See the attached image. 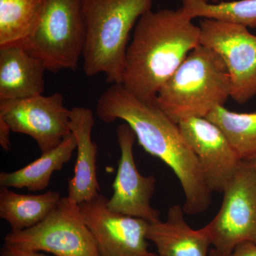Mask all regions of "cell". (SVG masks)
Listing matches in <instances>:
<instances>
[{
  "instance_id": "cell-16",
  "label": "cell",
  "mask_w": 256,
  "mask_h": 256,
  "mask_svg": "<svg viewBox=\"0 0 256 256\" xmlns=\"http://www.w3.org/2000/svg\"><path fill=\"white\" fill-rule=\"evenodd\" d=\"M76 150V140L73 133L53 150L42 153L40 158L21 169L0 174L1 188H26L37 192L45 190L50 185V178L68 162Z\"/></svg>"
},
{
  "instance_id": "cell-19",
  "label": "cell",
  "mask_w": 256,
  "mask_h": 256,
  "mask_svg": "<svg viewBox=\"0 0 256 256\" xmlns=\"http://www.w3.org/2000/svg\"><path fill=\"white\" fill-rule=\"evenodd\" d=\"M206 118L224 131L240 159L256 156V112H234L218 106Z\"/></svg>"
},
{
  "instance_id": "cell-4",
  "label": "cell",
  "mask_w": 256,
  "mask_h": 256,
  "mask_svg": "<svg viewBox=\"0 0 256 256\" xmlns=\"http://www.w3.org/2000/svg\"><path fill=\"white\" fill-rule=\"evenodd\" d=\"M230 96V76L223 60L200 44L160 88L156 104L178 124L188 118H206Z\"/></svg>"
},
{
  "instance_id": "cell-18",
  "label": "cell",
  "mask_w": 256,
  "mask_h": 256,
  "mask_svg": "<svg viewBox=\"0 0 256 256\" xmlns=\"http://www.w3.org/2000/svg\"><path fill=\"white\" fill-rule=\"evenodd\" d=\"M46 0H0V48L22 44L41 20Z\"/></svg>"
},
{
  "instance_id": "cell-6",
  "label": "cell",
  "mask_w": 256,
  "mask_h": 256,
  "mask_svg": "<svg viewBox=\"0 0 256 256\" xmlns=\"http://www.w3.org/2000/svg\"><path fill=\"white\" fill-rule=\"evenodd\" d=\"M4 245L54 256H100L80 204L68 196L60 198L40 224L25 230H12L5 236Z\"/></svg>"
},
{
  "instance_id": "cell-17",
  "label": "cell",
  "mask_w": 256,
  "mask_h": 256,
  "mask_svg": "<svg viewBox=\"0 0 256 256\" xmlns=\"http://www.w3.org/2000/svg\"><path fill=\"white\" fill-rule=\"evenodd\" d=\"M60 193L47 192L42 194H22L9 188L0 190V217L12 230L32 228L45 220L60 203Z\"/></svg>"
},
{
  "instance_id": "cell-13",
  "label": "cell",
  "mask_w": 256,
  "mask_h": 256,
  "mask_svg": "<svg viewBox=\"0 0 256 256\" xmlns=\"http://www.w3.org/2000/svg\"><path fill=\"white\" fill-rule=\"evenodd\" d=\"M94 124L92 109L74 107L70 110L69 127L76 140L77 159L74 176L68 182V197L79 204L100 194L96 169L98 146L92 140Z\"/></svg>"
},
{
  "instance_id": "cell-24",
  "label": "cell",
  "mask_w": 256,
  "mask_h": 256,
  "mask_svg": "<svg viewBox=\"0 0 256 256\" xmlns=\"http://www.w3.org/2000/svg\"><path fill=\"white\" fill-rule=\"evenodd\" d=\"M247 162L252 165V168L256 170V156H252V158H248V159L246 160Z\"/></svg>"
},
{
  "instance_id": "cell-25",
  "label": "cell",
  "mask_w": 256,
  "mask_h": 256,
  "mask_svg": "<svg viewBox=\"0 0 256 256\" xmlns=\"http://www.w3.org/2000/svg\"><path fill=\"white\" fill-rule=\"evenodd\" d=\"M210 256H220V254L217 252L216 250L215 249H212V250H210Z\"/></svg>"
},
{
  "instance_id": "cell-3",
  "label": "cell",
  "mask_w": 256,
  "mask_h": 256,
  "mask_svg": "<svg viewBox=\"0 0 256 256\" xmlns=\"http://www.w3.org/2000/svg\"><path fill=\"white\" fill-rule=\"evenodd\" d=\"M153 0H82L85 44L82 58L88 77L104 74L121 84L130 34L152 10Z\"/></svg>"
},
{
  "instance_id": "cell-10",
  "label": "cell",
  "mask_w": 256,
  "mask_h": 256,
  "mask_svg": "<svg viewBox=\"0 0 256 256\" xmlns=\"http://www.w3.org/2000/svg\"><path fill=\"white\" fill-rule=\"evenodd\" d=\"M108 198L100 194L80 204V212L100 256H150L146 232L149 222L112 212Z\"/></svg>"
},
{
  "instance_id": "cell-2",
  "label": "cell",
  "mask_w": 256,
  "mask_h": 256,
  "mask_svg": "<svg viewBox=\"0 0 256 256\" xmlns=\"http://www.w3.org/2000/svg\"><path fill=\"white\" fill-rule=\"evenodd\" d=\"M183 8L146 12L136 24L128 45L121 84L144 102L158 92L188 54L200 44L201 28Z\"/></svg>"
},
{
  "instance_id": "cell-26",
  "label": "cell",
  "mask_w": 256,
  "mask_h": 256,
  "mask_svg": "<svg viewBox=\"0 0 256 256\" xmlns=\"http://www.w3.org/2000/svg\"><path fill=\"white\" fill-rule=\"evenodd\" d=\"M150 256H160L158 255V254H153V252H152L151 255Z\"/></svg>"
},
{
  "instance_id": "cell-22",
  "label": "cell",
  "mask_w": 256,
  "mask_h": 256,
  "mask_svg": "<svg viewBox=\"0 0 256 256\" xmlns=\"http://www.w3.org/2000/svg\"><path fill=\"white\" fill-rule=\"evenodd\" d=\"M11 128L9 124L0 118V146L4 150L8 152L11 150V142H10V132Z\"/></svg>"
},
{
  "instance_id": "cell-27",
  "label": "cell",
  "mask_w": 256,
  "mask_h": 256,
  "mask_svg": "<svg viewBox=\"0 0 256 256\" xmlns=\"http://www.w3.org/2000/svg\"><path fill=\"white\" fill-rule=\"evenodd\" d=\"M204 1L207 2H208L210 1H217V0H204Z\"/></svg>"
},
{
  "instance_id": "cell-14",
  "label": "cell",
  "mask_w": 256,
  "mask_h": 256,
  "mask_svg": "<svg viewBox=\"0 0 256 256\" xmlns=\"http://www.w3.org/2000/svg\"><path fill=\"white\" fill-rule=\"evenodd\" d=\"M46 70L43 62L22 44L0 48V100L42 95Z\"/></svg>"
},
{
  "instance_id": "cell-12",
  "label": "cell",
  "mask_w": 256,
  "mask_h": 256,
  "mask_svg": "<svg viewBox=\"0 0 256 256\" xmlns=\"http://www.w3.org/2000/svg\"><path fill=\"white\" fill-rule=\"evenodd\" d=\"M116 134L120 159L112 184L114 194L108 201V207L116 213L142 218L149 223L158 222L160 212L150 204L156 178L152 175L143 176L138 171L133 156L136 134L127 124H120Z\"/></svg>"
},
{
  "instance_id": "cell-15",
  "label": "cell",
  "mask_w": 256,
  "mask_h": 256,
  "mask_svg": "<svg viewBox=\"0 0 256 256\" xmlns=\"http://www.w3.org/2000/svg\"><path fill=\"white\" fill-rule=\"evenodd\" d=\"M183 207L173 205L166 220L150 224L146 238L160 256H208L212 246L203 228L192 229L184 218Z\"/></svg>"
},
{
  "instance_id": "cell-1",
  "label": "cell",
  "mask_w": 256,
  "mask_h": 256,
  "mask_svg": "<svg viewBox=\"0 0 256 256\" xmlns=\"http://www.w3.org/2000/svg\"><path fill=\"white\" fill-rule=\"evenodd\" d=\"M98 118L106 124L124 120L132 130L144 151L169 166L181 184L184 213L206 212L212 202L198 158L184 138L178 124L156 105L140 100L122 84H112L96 106Z\"/></svg>"
},
{
  "instance_id": "cell-11",
  "label": "cell",
  "mask_w": 256,
  "mask_h": 256,
  "mask_svg": "<svg viewBox=\"0 0 256 256\" xmlns=\"http://www.w3.org/2000/svg\"><path fill=\"white\" fill-rule=\"evenodd\" d=\"M178 126L198 158L207 188L212 193H223L242 161L228 138L204 117L188 118Z\"/></svg>"
},
{
  "instance_id": "cell-7",
  "label": "cell",
  "mask_w": 256,
  "mask_h": 256,
  "mask_svg": "<svg viewBox=\"0 0 256 256\" xmlns=\"http://www.w3.org/2000/svg\"><path fill=\"white\" fill-rule=\"evenodd\" d=\"M222 206L203 227L220 256L244 242L256 244V172L245 160L223 192Z\"/></svg>"
},
{
  "instance_id": "cell-23",
  "label": "cell",
  "mask_w": 256,
  "mask_h": 256,
  "mask_svg": "<svg viewBox=\"0 0 256 256\" xmlns=\"http://www.w3.org/2000/svg\"><path fill=\"white\" fill-rule=\"evenodd\" d=\"M1 256H48L40 252H30V250H20L4 245L2 249Z\"/></svg>"
},
{
  "instance_id": "cell-20",
  "label": "cell",
  "mask_w": 256,
  "mask_h": 256,
  "mask_svg": "<svg viewBox=\"0 0 256 256\" xmlns=\"http://www.w3.org/2000/svg\"><path fill=\"white\" fill-rule=\"evenodd\" d=\"M184 12L192 18H212L256 28V0H238L212 4L204 0H181Z\"/></svg>"
},
{
  "instance_id": "cell-5",
  "label": "cell",
  "mask_w": 256,
  "mask_h": 256,
  "mask_svg": "<svg viewBox=\"0 0 256 256\" xmlns=\"http://www.w3.org/2000/svg\"><path fill=\"white\" fill-rule=\"evenodd\" d=\"M85 44L82 0H46L34 32L22 43L47 70H76Z\"/></svg>"
},
{
  "instance_id": "cell-8",
  "label": "cell",
  "mask_w": 256,
  "mask_h": 256,
  "mask_svg": "<svg viewBox=\"0 0 256 256\" xmlns=\"http://www.w3.org/2000/svg\"><path fill=\"white\" fill-rule=\"evenodd\" d=\"M200 44L214 50L225 64L230 82V96L244 104L256 96V35L238 24L203 18Z\"/></svg>"
},
{
  "instance_id": "cell-21",
  "label": "cell",
  "mask_w": 256,
  "mask_h": 256,
  "mask_svg": "<svg viewBox=\"0 0 256 256\" xmlns=\"http://www.w3.org/2000/svg\"><path fill=\"white\" fill-rule=\"evenodd\" d=\"M228 256H256V244L250 242H240Z\"/></svg>"
},
{
  "instance_id": "cell-9",
  "label": "cell",
  "mask_w": 256,
  "mask_h": 256,
  "mask_svg": "<svg viewBox=\"0 0 256 256\" xmlns=\"http://www.w3.org/2000/svg\"><path fill=\"white\" fill-rule=\"evenodd\" d=\"M64 101L60 92L0 100V118L9 124L12 132L33 138L42 153H45L72 134L70 110Z\"/></svg>"
}]
</instances>
